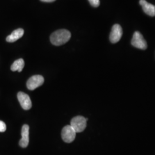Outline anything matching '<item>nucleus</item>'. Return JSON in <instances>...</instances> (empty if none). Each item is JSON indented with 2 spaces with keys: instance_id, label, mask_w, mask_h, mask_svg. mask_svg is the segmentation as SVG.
<instances>
[{
  "instance_id": "1",
  "label": "nucleus",
  "mask_w": 155,
  "mask_h": 155,
  "mask_svg": "<svg viewBox=\"0 0 155 155\" xmlns=\"http://www.w3.org/2000/svg\"><path fill=\"white\" fill-rule=\"evenodd\" d=\"M71 33L66 29H59L51 35L50 40L52 45L60 46L66 43L71 38Z\"/></svg>"
},
{
  "instance_id": "2",
  "label": "nucleus",
  "mask_w": 155,
  "mask_h": 155,
  "mask_svg": "<svg viewBox=\"0 0 155 155\" xmlns=\"http://www.w3.org/2000/svg\"><path fill=\"white\" fill-rule=\"evenodd\" d=\"M87 119L81 116L75 117L71 121V127L74 129L76 133L83 132L86 127Z\"/></svg>"
},
{
  "instance_id": "3",
  "label": "nucleus",
  "mask_w": 155,
  "mask_h": 155,
  "mask_svg": "<svg viewBox=\"0 0 155 155\" xmlns=\"http://www.w3.org/2000/svg\"><path fill=\"white\" fill-rule=\"evenodd\" d=\"M131 44L133 47L140 50H145L147 48V43L142 34L139 31H136L133 34Z\"/></svg>"
},
{
  "instance_id": "4",
  "label": "nucleus",
  "mask_w": 155,
  "mask_h": 155,
  "mask_svg": "<svg viewBox=\"0 0 155 155\" xmlns=\"http://www.w3.org/2000/svg\"><path fill=\"white\" fill-rule=\"evenodd\" d=\"M76 133L71 125H67L61 130V138L67 143H71L75 139Z\"/></svg>"
},
{
  "instance_id": "5",
  "label": "nucleus",
  "mask_w": 155,
  "mask_h": 155,
  "mask_svg": "<svg viewBox=\"0 0 155 155\" xmlns=\"http://www.w3.org/2000/svg\"><path fill=\"white\" fill-rule=\"evenodd\" d=\"M45 82V79L43 76L40 75H33L30 78L27 82V88L30 90H33L41 86Z\"/></svg>"
},
{
  "instance_id": "6",
  "label": "nucleus",
  "mask_w": 155,
  "mask_h": 155,
  "mask_svg": "<svg viewBox=\"0 0 155 155\" xmlns=\"http://www.w3.org/2000/svg\"><path fill=\"white\" fill-rule=\"evenodd\" d=\"M122 29L119 24H115L111 28L110 34V40L112 43H116L118 42L122 37Z\"/></svg>"
},
{
  "instance_id": "7",
  "label": "nucleus",
  "mask_w": 155,
  "mask_h": 155,
  "mask_svg": "<svg viewBox=\"0 0 155 155\" xmlns=\"http://www.w3.org/2000/svg\"><path fill=\"white\" fill-rule=\"evenodd\" d=\"M17 98L23 109L28 110L31 108L32 102L28 95L23 92H19L17 94Z\"/></svg>"
},
{
  "instance_id": "8",
  "label": "nucleus",
  "mask_w": 155,
  "mask_h": 155,
  "mask_svg": "<svg viewBox=\"0 0 155 155\" xmlns=\"http://www.w3.org/2000/svg\"><path fill=\"white\" fill-rule=\"evenodd\" d=\"M29 127L28 125L25 124L22 126L21 129V139L19 141V145L22 148H26L29 144Z\"/></svg>"
},
{
  "instance_id": "9",
  "label": "nucleus",
  "mask_w": 155,
  "mask_h": 155,
  "mask_svg": "<svg viewBox=\"0 0 155 155\" xmlns=\"http://www.w3.org/2000/svg\"><path fill=\"white\" fill-rule=\"evenodd\" d=\"M140 5L142 6L145 13L151 17L155 16V5L148 3L145 0H140Z\"/></svg>"
},
{
  "instance_id": "10",
  "label": "nucleus",
  "mask_w": 155,
  "mask_h": 155,
  "mask_svg": "<svg viewBox=\"0 0 155 155\" xmlns=\"http://www.w3.org/2000/svg\"><path fill=\"white\" fill-rule=\"evenodd\" d=\"M24 33V31L22 28H18L15 30L12 33L7 36L6 40L9 43L15 42L17 40L22 38Z\"/></svg>"
},
{
  "instance_id": "11",
  "label": "nucleus",
  "mask_w": 155,
  "mask_h": 155,
  "mask_svg": "<svg viewBox=\"0 0 155 155\" xmlns=\"http://www.w3.org/2000/svg\"><path fill=\"white\" fill-rule=\"evenodd\" d=\"M25 65V63L22 59H17L12 64L11 66V70L13 71H22V69Z\"/></svg>"
},
{
  "instance_id": "12",
  "label": "nucleus",
  "mask_w": 155,
  "mask_h": 155,
  "mask_svg": "<svg viewBox=\"0 0 155 155\" xmlns=\"http://www.w3.org/2000/svg\"><path fill=\"white\" fill-rule=\"evenodd\" d=\"M90 5L94 8H97L100 5V0H89Z\"/></svg>"
},
{
  "instance_id": "13",
  "label": "nucleus",
  "mask_w": 155,
  "mask_h": 155,
  "mask_svg": "<svg viewBox=\"0 0 155 155\" xmlns=\"http://www.w3.org/2000/svg\"><path fill=\"white\" fill-rule=\"evenodd\" d=\"M6 129V126L5 122L0 121V132H4Z\"/></svg>"
},
{
  "instance_id": "14",
  "label": "nucleus",
  "mask_w": 155,
  "mask_h": 155,
  "mask_svg": "<svg viewBox=\"0 0 155 155\" xmlns=\"http://www.w3.org/2000/svg\"><path fill=\"white\" fill-rule=\"evenodd\" d=\"M42 2H54L56 0H40Z\"/></svg>"
}]
</instances>
